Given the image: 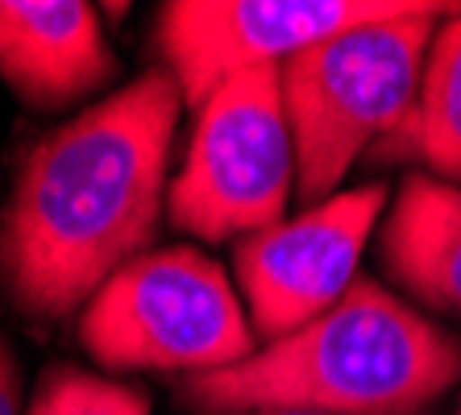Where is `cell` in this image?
Instances as JSON below:
<instances>
[{"label":"cell","mask_w":461,"mask_h":415,"mask_svg":"<svg viewBox=\"0 0 461 415\" xmlns=\"http://www.w3.org/2000/svg\"><path fill=\"white\" fill-rule=\"evenodd\" d=\"M453 9L403 0L391 17L345 30L279 67L295 187L308 203L337 195L362 149L411 117L429 46Z\"/></svg>","instance_id":"3"},{"label":"cell","mask_w":461,"mask_h":415,"mask_svg":"<svg viewBox=\"0 0 461 415\" xmlns=\"http://www.w3.org/2000/svg\"><path fill=\"white\" fill-rule=\"evenodd\" d=\"M386 212V187H354L312 203L308 212L237 241L233 270L254 332L279 341L324 316L357 283L366 237Z\"/></svg>","instance_id":"7"},{"label":"cell","mask_w":461,"mask_h":415,"mask_svg":"<svg viewBox=\"0 0 461 415\" xmlns=\"http://www.w3.org/2000/svg\"><path fill=\"white\" fill-rule=\"evenodd\" d=\"M79 337L108 370H187V378L246 362L258 349L229 275L192 245L125 262L87 299Z\"/></svg>","instance_id":"4"},{"label":"cell","mask_w":461,"mask_h":415,"mask_svg":"<svg viewBox=\"0 0 461 415\" xmlns=\"http://www.w3.org/2000/svg\"><path fill=\"white\" fill-rule=\"evenodd\" d=\"M383 266L429 311L461 324V187L411 175L383 224Z\"/></svg>","instance_id":"9"},{"label":"cell","mask_w":461,"mask_h":415,"mask_svg":"<svg viewBox=\"0 0 461 415\" xmlns=\"http://www.w3.org/2000/svg\"><path fill=\"white\" fill-rule=\"evenodd\" d=\"M386 141L399 154H416L432 179L461 187V5L429 46L411 117Z\"/></svg>","instance_id":"10"},{"label":"cell","mask_w":461,"mask_h":415,"mask_svg":"<svg viewBox=\"0 0 461 415\" xmlns=\"http://www.w3.org/2000/svg\"><path fill=\"white\" fill-rule=\"evenodd\" d=\"M457 415H461V407H457Z\"/></svg>","instance_id":"14"},{"label":"cell","mask_w":461,"mask_h":415,"mask_svg":"<svg viewBox=\"0 0 461 415\" xmlns=\"http://www.w3.org/2000/svg\"><path fill=\"white\" fill-rule=\"evenodd\" d=\"M30 415H150V403L138 386L59 365L42 378Z\"/></svg>","instance_id":"11"},{"label":"cell","mask_w":461,"mask_h":415,"mask_svg":"<svg viewBox=\"0 0 461 415\" xmlns=\"http://www.w3.org/2000/svg\"><path fill=\"white\" fill-rule=\"evenodd\" d=\"M117 71L92 5L84 0H0V75L22 100L63 108Z\"/></svg>","instance_id":"8"},{"label":"cell","mask_w":461,"mask_h":415,"mask_svg":"<svg viewBox=\"0 0 461 415\" xmlns=\"http://www.w3.org/2000/svg\"><path fill=\"white\" fill-rule=\"evenodd\" d=\"M179 108L171 71H146L30 149L0 216V291L22 316L67 320L146 254Z\"/></svg>","instance_id":"1"},{"label":"cell","mask_w":461,"mask_h":415,"mask_svg":"<svg viewBox=\"0 0 461 415\" xmlns=\"http://www.w3.org/2000/svg\"><path fill=\"white\" fill-rule=\"evenodd\" d=\"M403 0H171L158 9V46L187 108L254 67L329 42L345 30L391 17Z\"/></svg>","instance_id":"6"},{"label":"cell","mask_w":461,"mask_h":415,"mask_svg":"<svg viewBox=\"0 0 461 415\" xmlns=\"http://www.w3.org/2000/svg\"><path fill=\"white\" fill-rule=\"evenodd\" d=\"M216 415H316V411H291V407H254V411H216Z\"/></svg>","instance_id":"13"},{"label":"cell","mask_w":461,"mask_h":415,"mask_svg":"<svg viewBox=\"0 0 461 415\" xmlns=\"http://www.w3.org/2000/svg\"><path fill=\"white\" fill-rule=\"evenodd\" d=\"M0 415H22V374L5 337H0Z\"/></svg>","instance_id":"12"},{"label":"cell","mask_w":461,"mask_h":415,"mask_svg":"<svg viewBox=\"0 0 461 415\" xmlns=\"http://www.w3.org/2000/svg\"><path fill=\"white\" fill-rule=\"evenodd\" d=\"M195 113L187 162L167 192L171 224L212 245L279 224L295 187L279 67L233 75Z\"/></svg>","instance_id":"5"},{"label":"cell","mask_w":461,"mask_h":415,"mask_svg":"<svg viewBox=\"0 0 461 415\" xmlns=\"http://www.w3.org/2000/svg\"><path fill=\"white\" fill-rule=\"evenodd\" d=\"M461 378V337L386 287L357 278L324 316L267 341L246 362L192 374L200 411L291 407L316 415H424Z\"/></svg>","instance_id":"2"}]
</instances>
